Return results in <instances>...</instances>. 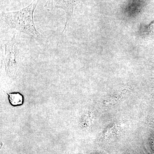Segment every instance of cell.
Returning a JSON list of instances; mask_svg holds the SVG:
<instances>
[{"label":"cell","mask_w":154,"mask_h":154,"mask_svg":"<svg viewBox=\"0 0 154 154\" xmlns=\"http://www.w3.org/2000/svg\"><path fill=\"white\" fill-rule=\"evenodd\" d=\"M38 0H33L29 5L20 11L2 12L1 19L12 29L25 33L36 40L42 39L41 34L36 30L33 19V13Z\"/></svg>","instance_id":"obj_1"},{"label":"cell","mask_w":154,"mask_h":154,"mask_svg":"<svg viewBox=\"0 0 154 154\" xmlns=\"http://www.w3.org/2000/svg\"><path fill=\"white\" fill-rule=\"evenodd\" d=\"M9 100L12 105L17 106L22 105L23 103V96L19 93L9 94Z\"/></svg>","instance_id":"obj_4"},{"label":"cell","mask_w":154,"mask_h":154,"mask_svg":"<svg viewBox=\"0 0 154 154\" xmlns=\"http://www.w3.org/2000/svg\"><path fill=\"white\" fill-rule=\"evenodd\" d=\"M83 0H54L53 6L56 8L63 9L65 12L66 20L62 33L66 34L70 21H71L75 7L82 2Z\"/></svg>","instance_id":"obj_3"},{"label":"cell","mask_w":154,"mask_h":154,"mask_svg":"<svg viewBox=\"0 0 154 154\" xmlns=\"http://www.w3.org/2000/svg\"><path fill=\"white\" fill-rule=\"evenodd\" d=\"M3 58L7 73L13 76L18 70L21 58L20 51L15 40V35L5 45Z\"/></svg>","instance_id":"obj_2"},{"label":"cell","mask_w":154,"mask_h":154,"mask_svg":"<svg viewBox=\"0 0 154 154\" xmlns=\"http://www.w3.org/2000/svg\"><path fill=\"white\" fill-rule=\"evenodd\" d=\"M9 0H1V10H4L6 8L8 4Z\"/></svg>","instance_id":"obj_5"},{"label":"cell","mask_w":154,"mask_h":154,"mask_svg":"<svg viewBox=\"0 0 154 154\" xmlns=\"http://www.w3.org/2000/svg\"><path fill=\"white\" fill-rule=\"evenodd\" d=\"M54 0H47V5L50 8H52L53 6Z\"/></svg>","instance_id":"obj_6"}]
</instances>
